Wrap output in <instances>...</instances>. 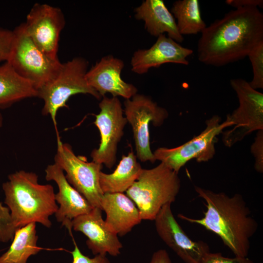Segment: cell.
<instances>
[{
  "instance_id": "cell-1",
  "label": "cell",
  "mask_w": 263,
  "mask_h": 263,
  "mask_svg": "<svg viewBox=\"0 0 263 263\" xmlns=\"http://www.w3.org/2000/svg\"><path fill=\"white\" fill-rule=\"evenodd\" d=\"M263 41V14L255 7L236 8L207 26L197 44V57L220 67L243 59Z\"/></svg>"
},
{
  "instance_id": "cell-2",
  "label": "cell",
  "mask_w": 263,
  "mask_h": 263,
  "mask_svg": "<svg viewBox=\"0 0 263 263\" xmlns=\"http://www.w3.org/2000/svg\"><path fill=\"white\" fill-rule=\"evenodd\" d=\"M198 196L206 202L204 216L194 219L179 214L181 219L201 225L222 240L235 256L246 257L250 247V238L258 229V224L243 196L236 193L229 197L224 192H215L195 186Z\"/></svg>"
},
{
  "instance_id": "cell-3",
  "label": "cell",
  "mask_w": 263,
  "mask_h": 263,
  "mask_svg": "<svg viewBox=\"0 0 263 263\" xmlns=\"http://www.w3.org/2000/svg\"><path fill=\"white\" fill-rule=\"evenodd\" d=\"M38 175L33 172L19 170L8 176L2 185L4 203L10 212L16 229L31 223H38L49 228V217L58 207L53 187L40 184Z\"/></svg>"
},
{
  "instance_id": "cell-4",
  "label": "cell",
  "mask_w": 263,
  "mask_h": 263,
  "mask_svg": "<svg viewBox=\"0 0 263 263\" xmlns=\"http://www.w3.org/2000/svg\"><path fill=\"white\" fill-rule=\"evenodd\" d=\"M180 188L178 173L161 162L153 168L142 169L126 192L138 208L142 220H154L164 206L175 201Z\"/></svg>"
},
{
  "instance_id": "cell-5",
  "label": "cell",
  "mask_w": 263,
  "mask_h": 263,
  "mask_svg": "<svg viewBox=\"0 0 263 263\" xmlns=\"http://www.w3.org/2000/svg\"><path fill=\"white\" fill-rule=\"evenodd\" d=\"M88 66L86 59L75 57L62 63L55 77L37 91V96L44 102L42 113L50 116L56 130L57 111L67 107L66 102L71 96L83 94H90L98 100L102 98L86 79Z\"/></svg>"
},
{
  "instance_id": "cell-6",
  "label": "cell",
  "mask_w": 263,
  "mask_h": 263,
  "mask_svg": "<svg viewBox=\"0 0 263 263\" xmlns=\"http://www.w3.org/2000/svg\"><path fill=\"white\" fill-rule=\"evenodd\" d=\"M13 31L14 38L7 62L38 91L55 77L62 63L38 48L27 34L23 23Z\"/></svg>"
},
{
  "instance_id": "cell-7",
  "label": "cell",
  "mask_w": 263,
  "mask_h": 263,
  "mask_svg": "<svg viewBox=\"0 0 263 263\" xmlns=\"http://www.w3.org/2000/svg\"><path fill=\"white\" fill-rule=\"evenodd\" d=\"M205 129L198 135L173 148L160 147L153 152L155 159L178 173L188 161L195 159L198 162H206L212 159L215 154V145L217 136L232 123L226 119L221 122L218 115H214L206 121Z\"/></svg>"
},
{
  "instance_id": "cell-8",
  "label": "cell",
  "mask_w": 263,
  "mask_h": 263,
  "mask_svg": "<svg viewBox=\"0 0 263 263\" xmlns=\"http://www.w3.org/2000/svg\"><path fill=\"white\" fill-rule=\"evenodd\" d=\"M230 84L236 94L239 105L226 116L232 128L222 132L225 145L231 147L255 131L263 130V94L243 78H234Z\"/></svg>"
},
{
  "instance_id": "cell-9",
  "label": "cell",
  "mask_w": 263,
  "mask_h": 263,
  "mask_svg": "<svg viewBox=\"0 0 263 263\" xmlns=\"http://www.w3.org/2000/svg\"><path fill=\"white\" fill-rule=\"evenodd\" d=\"M55 163L66 172L68 182L94 207L101 209L104 193L99 185V174L103 165L88 162L84 156H76L69 144L61 141L58 133Z\"/></svg>"
},
{
  "instance_id": "cell-10",
  "label": "cell",
  "mask_w": 263,
  "mask_h": 263,
  "mask_svg": "<svg viewBox=\"0 0 263 263\" xmlns=\"http://www.w3.org/2000/svg\"><path fill=\"white\" fill-rule=\"evenodd\" d=\"M124 106L125 117L133 131L137 158L153 163L156 160L150 147L149 124L161 126L169 116L167 110L150 97L138 94L125 99Z\"/></svg>"
},
{
  "instance_id": "cell-11",
  "label": "cell",
  "mask_w": 263,
  "mask_h": 263,
  "mask_svg": "<svg viewBox=\"0 0 263 263\" xmlns=\"http://www.w3.org/2000/svg\"><path fill=\"white\" fill-rule=\"evenodd\" d=\"M99 107L94 124L99 131L100 142L99 147L92 151L91 157L93 161L111 169L116 162L118 144L128 122L117 97L103 96Z\"/></svg>"
},
{
  "instance_id": "cell-12",
  "label": "cell",
  "mask_w": 263,
  "mask_h": 263,
  "mask_svg": "<svg viewBox=\"0 0 263 263\" xmlns=\"http://www.w3.org/2000/svg\"><path fill=\"white\" fill-rule=\"evenodd\" d=\"M25 31L32 41L44 54L58 58L60 34L65 20L58 7L46 3H35L23 23Z\"/></svg>"
},
{
  "instance_id": "cell-13",
  "label": "cell",
  "mask_w": 263,
  "mask_h": 263,
  "mask_svg": "<svg viewBox=\"0 0 263 263\" xmlns=\"http://www.w3.org/2000/svg\"><path fill=\"white\" fill-rule=\"evenodd\" d=\"M171 204L164 206L154 220L158 235L185 263H201L210 252L209 246L202 241L192 240L187 235L174 217Z\"/></svg>"
},
{
  "instance_id": "cell-14",
  "label": "cell",
  "mask_w": 263,
  "mask_h": 263,
  "mask_svg": "<svg viewBox=\"0 0 263 263\" xmlns=\"http://www.w3.org/2000/svg\"><path fill=\"white\" fill-rule=\"evenodd\" d=\"M124 67L122 60L108 55L102 57L87 71L85 78L90 86L102 98L110 93L113 97L130 99L137 94V89L121 78Z\"/></svg>"
},
{
  "instance_id": "cell-15",
  "label": "cell",
  "mask_w": 263,
  "mask_h": 263,
  "mask_svg": "<svg viewBox=\"0 0 263 263\" xmlns=\"http://www.w3.org/2000/svg\"><path fill=\"white\" fill-rule=\"evenodd\" d=\"M102 211L98 207H94L89 213L74 219L72 227L87 237L86 244L94 255L109 254L116 257L121 253L123 245L118 235L107 226Z\"/></svg>"
},
{
  "instance_id": "cell-16",
  "label": "cell",
  "mask_w": 263,
  "mask_h": 263,
  "mask_svg": "<svg viewBox=\"0 0 263 263\" xmlns=\"http://www.w3.org/2000/svg\"><path fill=\"white\" fill-rule=\"evenodd\" d=\"M192 53V50L182 46L165 34L162 35L150 48L138 49L133 53L131 69L135 74L142 75L165 63L188 65V57Z\"/></svg>"
},
{
  "instance_id": "cell-17",
  "label": "cell",
  "mask_w": 263,
  "mask_h": 263,
  "mask_svg": "<svg viewBox=\"0 0 263 263\" xmlns=\"http://www.w3.org/2000/svg\"><path fill=\"white\" fill-rule=\"evenodd\" d=\"M47 181H54L58 192L55 194L56 202L59 205L56 212L57 222L72 233V220L90 212L94 207L67 180L63 170L56 164L48 165L45 170Z\"/></svg>"
},
{
  "instance_id": "cell-18",
  "label": "cell",
  "mask_w": 263,
  "mask_h": 263,
  "mask_svg": "<svg viewBox=\"0 0 263 263\" xmlns=\"http://www.w3.org/2000/svg\"><path fill=\"white\" fill-rule=\"evenodd\" d=\"M100 207L107 226L117 235H126L142 220L134 202L123 193H104Z\"/></svg>"
},
{
  "instance_id": "cell-19",
  "label": "cell",
  "mask_w": 263,
  "mask_h": 263,
  "mask_svg": "<svg viewBox=\"0 0 263 263\" xmlns=\"http://www.w3.org/2000/svg\"><path fill=\"white\" fill-rule=\"evenodd\" d=\"M134 11L135 18L144 21L145 29L151 36L157 38L167 33L179 43L184 41L175 19L163 0H144Z\"/></svg>"
},
{
  "instance_id": "cell-20",
  "label": "cell",
  "mask_w": 263,
  "mask_h": 263,
  "mask_svg": "<svg viewBox=\"0 0 263 263\" xmlns=\"http://www.w3.org/2000/svg\"><path fill=\"white\" fill-rule=\"evenodd\" d=\"M142 169L132 150L127 155L122 156L113 173L100 172L99 185L102 192L104 194L126 192L137 180Z\"/></svg>"
},
{
  "instance_id": "cell-21",
  "label": "cell",
  "mask_w": 263,
  "mask_h": 263,
  "mask_svg": "<svg viewBox=\"0 0 263 263\" xmlns=\"http://www.w3.org/2000/svg\"><path fill=\"white\" fill-rule=\"evenodd\" d=\"M37 90L21 76L7 61L0 65V108L21 100L36 97Z\"/></svg>"
},
{
  "instance_id": "cell-22",
  "label": "cell",
  "mask_w": 263,
  "mask_h": 263,
  "mask_svg": "<svg viewBox=\"0 0 263 263\" xmlns=\"http://www.w3.org/2000/svg\"><path fill=\"white\" fill-rule=\"evenodd\" d=\"M36 223L18 228L8 250L0 257V263H27L28 258L38 253Z\"/></svg>"
},
{
  "instance_id": "cell-23",
  "label": "cell",
  "mask_w": 263,
  "mask_h": 263,
  "mask_svg": "<svg viewBox=\"0 0 263 263\" xmlns=\"http://www.w3.org/2000/svg\"><path fill=\"white\" fill-rule=\"evenodd\" d=\"M171 12L183 36L201 33L207 27L201 17L198 0H176L173 3Z\"/></svg>"
},
{
  "instance_id": "cell-24",
  "label": "cell",
  "mask_w": 263,
  "mask_h": 263,
  "mask_svg": "<svg viewBox=\"0 0 263 263\" xmlns=\"http://www.w3.org/2000/svg\"><path fill=\"white\" fill-rule=\"evenodd\" d=\"M252 65L253 77L249 82L254 89L263 88V41L254 47L247 55Z\"/></svg>"
},
{
  "instance_id": "cell-25",
  "label": "cell",
  "mask_w": 263,
  "mask_h": 263,
  "mask_svg": "<svg viewBox=\"0 0 263 263\" xmlns=\"http://www.w3.org/2000/svg\"><path fill=\"white\" fill-rule=\"evenodd\" d=\"M16 230L9 208L0 202V242H7L13 239Z\"/></svg>"
},
{
  "instance_id": "cell-26",
  "label": "cell",
  "mask_w": 263,
  "mask_h": 263,
  "mask_svg": "<svg viewBox=\"0 0 263 263\" xmlns=\"http://www.w3.org/2000/svg\"><path fill=\"white\" fill-rule=\"evenodd\" d=\"M251 152L255 158L254 168L259 172H263V130L257 131L251 146Z\"/></svg>"
},
{
  "instance_id": "cell-27",
  "label": "cell",
  "mask_w": 263,
  "mask_h": 263,
  "mask_svg": "<svg viewBox=\"0 0 263 263\" xmlns=\"http://www.w3.org/2000/svg\"><path fill=\"white\" fill-rule=\"evenodd\" d=\"M201 263H255L249 258L235 256L234 258H228L224 256L221 253H207Z\"/></svg>"
},
{
  "instance_id": "cell-28",
  "label": "cell",
  "mask_w": 263,
  "mask_h": 263,
  "mask_svg": "<svg viewBox=\"0 0 263 263\" xmlns=\"http://www.w3.org/2000/svg\"><path fill=\"white\" fill-rule=\"evenodd\" d=\"M13 38V31L0 27V62L8 60Z\"/></svg>"
},
{
  "instance_id": "cell-29",
  "label": "cell",
  "mask_w": 263,
  "mask_h": 263,
  "mask_svg": "<svg viewBox=\"0 0 263 263\" xmlns=\"http://www.w3.org/2000/svg\"><path fill=\"white\" fill-rule=\"evenodd\" d=\"M74 249L71 252L73 257L72 263H111L105 255H94L93 258H90L84 255L79 249L76 243L74 240Z\"/></svg>"
},
{
  "instance_id": "cell-30",
  "label": "cell",
  "mask_w": 263,
  "mask_h": 263,
  "mask_svg": "<svg viewBox=\"0 0 263 263\" xmlns=\"http://www.w3.org/2000/svg\"><path fill=\"white\" fill-rule=\"evenodd\" d=\"M225 3L236 8L247 7H263V0H226Z\"/></svg>"
},
{
  "instance_id": "cell-31",
  "label": "cell",
  "mask_w": 263,
  "mask_h": 263,
  "mask_svg": "<svg viewBox=\"0 0 263 263\" xmlns=\"http://www.w3.org/2000/svg\"><path fill=\"white\" fill-rule=\"evenodd\" d=\"M150 263H172V262L167 251L161 249L153 253Z\"/></svg>"
},
{
  "instance_id": "cell-32",
  "label": "cell",
  "mask_w": 263,
  "mask_h": 263,
  "mask_svg": "<svg viewBox=\"0 0 263 263\" xmlns=\"http://www.w3.org/2000/svg\"><path fill=\"white\" fill-rule=\"evenodd\" d=\"M3 124V117L2 114L0 113V127H1Z\"/></svg>"
}]
</instances>
